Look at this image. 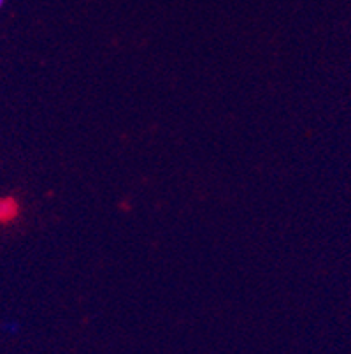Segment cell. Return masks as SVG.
I'll return each mask as SVG.
<instances>
[{"mask_svg":"<svg viewBox=\"0 0 351 354\" xmlns=\"http://www.w3.org/2000/svg\"><path fill=\"white\" fill-rule=\"evenodd\" d=\"M21 215V203L14 196L0 198V226H8L16 222Z\"/></svg>","mask_w":351,"mask_h":354,"instance_id":"1","label":"cell"},{"mask_svg":"<svg viewBox=\"0 0 351 354\" xmlns=\"http://www.w3.org/2000/svg\"><path fill=\"white\" fill-rule=\"evenodd\" d=\"M2 330H4L6 333H16V331L19 330V323H16V321H8V323L2 324Z\"/></svg>","mask_w":351,"mask_h":354,"instance_id":"2","label":"cell"},{"mask_svg":"<svg viewBox=\"0 0 351 354\" xmlns=\"http://www.w3.org/2000/svg\"><path fill=\"white\" fill-rule=\"evenodd\" d=\"M4 4H6V0H0V8H2Z\"/></svg>","mask_w":351,"mask_h":354,"instance_id":"3","label":"cell"}]
</instances>
